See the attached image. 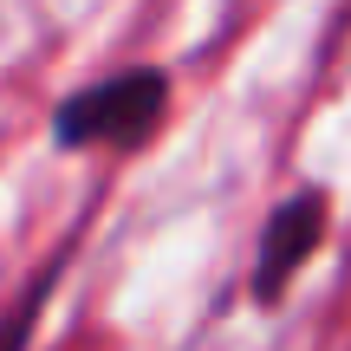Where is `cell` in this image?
Wrapping results in <instances>:
<instances>
[{
    "instance_id": "cell-2",
    "label": "cell",
    "mask_w": 351,
    "mask_h": 351,
    "mask_svg": "<svg viewBox=\"0 0 351 351\" xmlns=\"http://www.w3.org/2000/svg\"><path fill=\"white\" fill-rule=\"evenodd\" d=\"M326 241V202L313 189L287 195L274 215H267V234H261V254H254V300L274 306L287 293V280L300 274V261Z\"/></svg>"
},
{
    "instance_id": "cell-3",
    "label": "cell",
    "mask_w": 351,
    "mask_h": 351,
    "mask_svg": "<svg viewBox=\"0 0 351 351\" xmlns=\"http://www.w3.org/2000/svg\"><path fill=\"white\" fill-rule=\"evenodd\" d=\"M52 280H59V267H46V274L33 280V293H26L20 306H13L7 319H0V351H20L26 345V332H33V313L46 306V293H52Z\"/></svg>"
},
{
    "instance_id": "cell-1",
    "label": "cell",
    "mask_w": 351,
    "mask_h": 351,
    "mask_svg": "<svg viewBox=\"0 0 351 351\" xmlns=\"http://www.w3.org/2000/svg\"><path fill=\"white\" fill-rule=\"evenodd\" d=\"M169 111V78L156 65H130L117 78L72 91L52 117V143L65 150H137Z\"/></svg>"
}]
</instances>
